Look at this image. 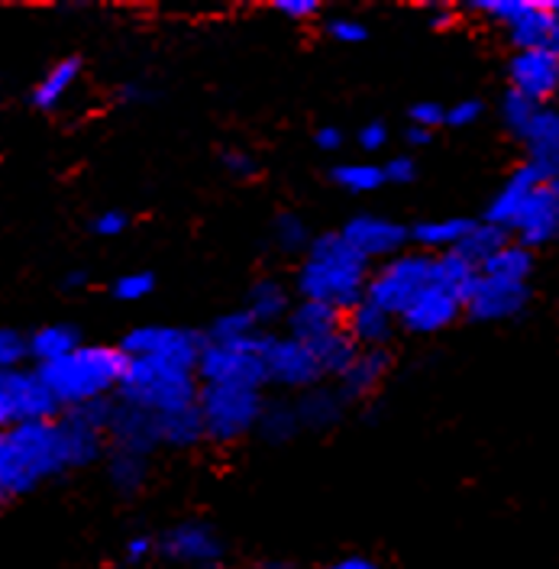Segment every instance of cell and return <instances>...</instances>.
I'll use <instances>...</instances> for the list:
<instances>
[{
	"instance_id": "7dc6e473",
	"label": "cell",
	"mask_w": 559,
	"mask_h": 569,
	"mask_svg": "<svg viewBox=\"0 0 559 569\" xmlns=\"http://www.w3.org/2000/svg\"><path fill=\"white\" fill-rule=\"evenodd\" d=\"M323 569H382L376 560H369V557H359V553H352V557H340V560H333V563H327Z\"/></svg>"
},
{
	"instance_id": "f35d334b",
	"label": "cell",
	"mask_w": 559,
	"mask_h": 569,
	"mask_svg": "<svg viewBox=\"0 0 559 569\" xmlns=\"http://www.w3.org/2000/svg\"><path fill=\"white\" fill-rule=\"evenodd\" d=\"M408 127H418V130H427L437 137V130L447 127V107L437 101H418L408 110Z\"/></svg>"
},
{
	"instance_id": "83f0119b",
	"label": "cell",
	"mask_w": 559,
	"mask_h": 569,
	"mask_svg": "<svg viewBox=\"0 0 559 569\" xmlns=\"http://www.w3.org/2000/svg\"><path fill=\"white\" fill-rule=\"evenodd\" d=\"M479 272L491 276V279H505V282L530 284L533 282V272H537V256H533V249L508 240Z\"/></svg>"
},
{
	"instance_id": "3957f363",
	"label": "cell",
	"mask_w": 559,
	"mask_h": 569,
	"mask_svg": "<svg viewBox=\"0 0 559 569\" xmlns=\"http://www.w3.org/2000/svg\"><path fill=\"white\" fill-rule=\"evenodd\" d=\"M117 401L152 418V425L198 411V359L188 356H123ZM159 437V430H156Z\"/></svg>"
},
{
	"instance_id": "5bb4252c",
	"label": "cell",
	"mask_w": 559,
	"mask_h": 569,
	"mask_svg": "<svg viewBox=\"0 0 559 569\" xmlns=\"http://www.w3.org/2000/svg\"><path fill=\"white\" fill-rule=\"evenodd\" d=\"M459 318H466V301L440 282H430L398 318V330L411 337H437L450 330Z\"/></svg>"
},
{
	"instance_id": "f546056e",
	"label": "cell",
	"mask_w": 559,
	"mask_h": 569,
	"mask_svg": "<svg viewBox=\"0 0 559 569\" xmlns=\"http://www.w3.org/2000/svg\"><path fill=\"white\" fill-rule=\"evenodd\" d=\"M269 237H272V247L279 249V252L301 259L308 252V247H311V240H315V230L298 211H279L272 217Z\"/></svg>"
},
{
	"instance_id": "8fae6325",
	"label": "cell",
	"mask_w": 559,
	"mask_h": 569,
	"mask_svg": "<svg viewBox=\"0 0 559 569\" xmlns=\"http://www.w3.org/2000/svg\"><path fill=\"white\" fill-rule=\"evenodd\" d=\"M156 557L176 569H220L227 540L204 518H184L156 537Z\"/></svg>"
},
{
	"instance_id": "8d00e7d4",
	"label": "cell",
	"mask_w": 559,
	"mask_h": 569,
	"mask_svg": "<svg viewBox=\"0 0 559 569\" xmlns=\"http://www.w3.org/2000/svg\"><path fill=\"white\" fill-rule=\"evenodd\" d=\"M220 166H223L227 176L237 178V181H249V178L259 176V159L249 149H240V146L223 149L220 152Z\"/></svg>"
},
{
	"instance_id": "44dd1931",
	"label": "cell",
	"mask_w": 559,
	"mask_h": 569,
	"mask_svg": "<svg viewBox=\"0 0 559 569\" xmlns=\"http://www.w3.org/2000/svg\"><path fill=\"white\" fill-rule=\"evenodd\" d=\"M298 408V421L305 433H327L343 421V415L350 411V405L340 398V391L333 389V382H323L317 389L305 391L295 398Z\"/></svg>"
},
{
	"instance_id": "b9f144b4",
	"label": "cell",
	"mask_w": 559,
	"mask_h": 569,
	"mask_svg": "<svg viewBox=\"0 0 559 569\" xmlns=\"http://www.w3.org/2000/svg\"><path fill=\"white\" fill-rule=\"evenodd\" d=\"M486 113V104L479 98H466V101H456V104L447 107V127L453 130H466L472 123H479Z\"/></svg>"
},
{
	"instance_id": "d6986e66",
	"label": "cell",
	"mask_w": 559,
	"mask_h": 569,
	"mask_svg": "<svg viewBox=\"0 0 559 569\" xmlns=\"http://www.w3.org/2000/svg\"><path fill=\"white\" fill-rule=\"evenodd\" d=\"M295 288L285 282L281 276H259L246 291L243 311L259 323L262 333H272L276 323H285L291 308H295Z\"/></svg>"
},
{
	"instance_id": "484cf974",
	"label": "cell",
	"mask_w": 559,
	"mask_h": 569,
	"mask_svg": "<svg viewBox=\"0 0 559 569\" xmlns=\"http://www.w3.org/2000/svg\"><path fill=\"white\" fill-rule=\"evenodd\" d=\"M104 466L107 482H110L120 496H137V492H142V489L149 486V466H152V457L107 447Z\"/></svg>"
},
{
	"instance_id": "8992f818",
	"label": "cell",
	"mask_w": 559,
	"mask_h": 569,
	"mask_svg": "<svg viewBox=\"0 0 559 569\" xmlns=\"http://www.w3.org/2000/svg\"><path fill=\"white\" fill-rule=\"evenodd\" d=\"M469 17H479L491 30L505 36L511 52H559V7L533 0H479L466 7Z\"/></svg>"
},
{
	"instance_id": "5b68a950",
	"label": "cell",
	"mask_w": 559,
	"mask_h": 569,
	"mask_svg": "<svg viewBox=\"0 0 559 569\" xmlns=\"http://www.w3.org/2000/svg\"><path fill=\"white\" fill-rule=\"evenodd\" d=\"M123 366L127 359L120 353V347L81 343L74 353L62 356L59 362L36 366V372L49 386L56 405L62 411H74V408H91V405L110 401L120 389Z\"/></svg>"
},
{
	"instance_id": "d590c367",
	"label": "cell",
	"mask_w": 559,
	"mask_h": 569,
	"mask_svg": "<svg viewBox=\"0 0 559 569\" xmlns=\"http://www.w3.org/2000/svg\"><path fill=\"white\" fill-rule=\"evenodd\" d=\"M23 362H30V343H27V333H20V330H13V327H3V323H0V372L23 369Z\"/></svg>"
},
{
	"instance_id": "603a6c76",
	"label": "cell",
	"mask_w": 559,
	"mask_h": 569,
	"mask_svg": "<svg viewBox=\"0 0 559 569\" xmlns=\"http://www.w3.org/2000/svg\"><path fill=\"white\" fill-rule=\"evenodd\" d=\"M81 59L78 56H69V59H59L56 66H49L46 74L39 78L33 84V107L36 110H59V107L69 101V94L78 88V81H81Z\"/></svg>"
},
{
	"instance_id": "c3c4849f",
	"label": "cell",
	"mask_w": 559,
	"mask_h": 569,
	"mask_svg": "<svg viewBox=\"0 0 559 569\" xmlns=\"http://www.w3.org/2000/svg\"><path fill=\"white\" fill-rule=\"evenodd\" d=\"M405 142H408L411 149H427V146L433 142V133L418 130V127H408V130H405Z\"/></svg>"
},
{
	"instance_id": "816d5d0a",
	"label": "cell",
	"mask_w": 559,
	"mask_h": 569,
	"mask_svg": "<svg viewBox=\"0 0 559 569\" xmlns=\"http://www.w3.org/2000/svg\"><path fill=\"white\" fill-rule=\"evenodd\" d=\"M557 7H559V0H557Z\"/></svg>"
},
{
	"instance_id": "277c9868",
	"label": "cell",
	"mask_w": 559,
	"mask_h": 569,
	"mask_svg": "<svg viewBox=\"0 0 559 569\" xmlns=\"http://www.w3.org/2000/svg\"><path fill=\"white\" fill-rule=\"evenodd\" d=\"M482 220L527 249L559 243V178H543L527 162L515 166Z\"/></svg>"
},
{
	"instance_id": "f1b7e54d",
	"label": "cell",
	"mask_w": 559,
	"mask_h": 569,
	"mask_svg": "<svg viewBox=\"0 0 559 569\" xmlns=\"http://www.w3.org/2000/svg\"><path fill=\"white\" fill-rule=\"evenodd\" d=\"M508 240H511V237H508L505 230H498L495 223H489V220H476V223L469 227V233L459 240V247H456L453 252L459 259H466L469 266L482 269Z\"/></svg>"
},
{
	"instance_id": "7c38bea8",
	"label": "cell",
	"mask_w": 559,
	"mask_h": 569,
	"mask_svg": "<svg viewBox=\"0 0 559 569\" xmlns=\"http://www.w3.org/2000/svg\"><path fill=\"white\" fill-rule=\"evenodd\" d=\"M59 415L62 408L56 405L52 391L36 369L0 372V433L20 425L52 421Z\"/></svg>"
},
{
	"instance_id": "7402d4cb",
	"label": "cell",
	"mask_w": 559,
	"mask_h": 569,
	"mask_svg": "<svg viewBox=\"0 0 559 569\" xmlns=\"http://www.w3.org/2000/svg\"><path fill=\"white\" fill-rule=\"evenodd\" d=\"M343 323L359 350H391V340L398 333V320L385 315L372 301H359L352 311L343 315Z\"/></svg>"
},
{
	"instance_id": "d6a6232c",
	"label": "cell",
	"mask_w": 559,
	"mask_h": 569,
	"mask_svg": "<svg viewBox=\"0 0 559 569\" xmlns=\"http://www.w3.org/2000/svg\"><path fill=\"white\" fill-rule=\"evenodd\" d=\"M540 110V104H533L530 98H525V94H518V91H505L501 94V104H498V117H501V127L518 140L521 133L527 130V123L533 120V113Z\"/></svg>"
},
{
	"instance_id": "30bf717a",
	"label": "cell",
	"mask_w": 559,
	"mask_h": 569,
	"mask_svg": "<svg viewBox=\"0 0 559 569\" xmlns=\"http://www.w3.org/2000/svg\"><path fill=\"white\" fill-rule=\"evenodd\" d=\"M262 362L269 389L291 391L295 398L327 382L315 350L288 333H262Z\"/></svg>"
},
{
	"instance_id": "74e56055",
	"label": "cell",
	"mask_w": 559,
	"mask_h": 569,
	"mask_svg": "<svg viewBox=\"0 0 559 569\" xmlns=\"http://www.w3.org/2000/svg\"><path fill=\"white\" fill-rule=\"evenodd\" d=\"M130 223H133V217L127 211H120V208H107V211L94 213L91 217V233L94 237H104V240H113V237H123L127 230H130Z\"/></svg>"
},
{
	"instance_id": "9a60e30c",
	"label": "cell",
	"mask_w": 559,
	"mask_h": 569,
	"mask_svg": "<svg viewBox=\"0 0 559 569\" xmlns=\"http://www.w3.org/2000/svg\"><path fill=\"white\" fill-rule=\"evenodd\" d=\"M533 298V288L521 282H505L479 272V282L469 295L466 318L476 323H501V320L521 318Z\"/></svg>"
},
{
	"instance_id": "836d02e7",
	"label": "cell",
	"mask_w": 559,
	"mask_h": 569,
	"mask_svg": "<svg viewBox=\"0 0 559 569\" xmlns=\"http://www.w3.org/2000/svg\"><path fill=\"white\" fill-rule=\"evenodd\" d=\"M156 291V276L146 272V269H133V272H123L117 276L113 284H110V295L123 305H137V301H146L149 295Z\"/></svg>"
},
{
	"instance_id": "7a4b0ae2",
	"label": "cell",
	"mask_w": 559,
	"mask_h": 569,
	"mask_svg": "<svg viewBox=\"0 0 559 569\" xmlns=\"http://www.w3.org/2000/svg\"><path fill=\"white\" fill-rule=\"evenodd\" d=\"M372 266L340 237V230L315 233L308 252L295 266V298L317 301L340 315L352 311L359 301H366Z\"/></svg>"
},
{
	"instance_id": "bcb514c9",
	"label": "cell",
	"mask_w": 559,
	"mask_h": 569,
	"mask_svg": "<svg viewBox=\"0 0 559 569\" xmlns=\"http://www.w3.org/2000/svg\"><path fill=\"white\" fill-rule=\"evenodd\" d=\"M459 17H462V10H456V7H437V10L430 13V27L443 33V30H450V27H453Z\"/></svg>"
},
{
	"instance_id": "e0dca14e",
	"label": "cell",
	"mask_w": 559,
	"mask_h": 569,
	"mask_svg": "<svg viewBox=\"0 0 559 569\" xmlns=\"http://www.w3.org/2000/svg\"><path fill=\"white\" fill-rule=\"evenodd\" d=\"M391 366H395L391 350H359L352 356L350 366L333 379V389L340 391V398L350 408L366 405L385 389V382L391 376Z\"/></svg>"
},
{
	"instance_id": "9c48e42d",
	"label": "cell",
	"mask_w": 559,
	"mask_h": 569,
	"mask_svg": "<svg viewBox=\"0 0 559 569\" xmlns=\"http://www.w3.org/2000/svg\"><path fill=\"white\" fill-rule=\"evenodd\" d=\"M201 386H240V389L269 391L266 362H262V337L246 343H213L204 340L198 359Z\"/></svg>"
},
{
	"instance_id": "cb8c5ba5",
	"label": "cell",
	"mask_w": 559,
	"mask_h": 569,
	"mask_svg": "<svg viewBox=\"0 0 559 569\" xmlns=\"http://www.w3.org/2000/svg\"><path fill=\"white\" fill-rule=\"evenodd\" d=\"M476 220L466 217H437V220H420L411 227V247L430 256H443L459 247V240L469 233Z\"/></svg>"
},
{
	"instance_id": "4dcf8cb0",
	"label": "cell",
	"mask_w": 559,
	"mask_h": 569,
	"mask_svg": "<svg viewBox=\"0 0 559 569\" xmlns=\"http://www.w3.org/2000/svg\"><path fill=\"white\" fill-rule=\"evenodd\" d=\"M330 181L347 194H376L385 188V172L376 162H337L330 169Z\"/></svg>"
},
{
	"instance_id": "ab89813d",
	"label": "cell",
	"mask_w": 559,
	"mask_h": 569,
	"mask_svg": "<svg viewBox=\"0 0 559 569\" xmlns=\"http://www.w3.org/2000/svg\"><path fill=\"white\" fill-rule=\"evenodd\" d=\"M385 172V184H415L420 176L418 169V159L411 156V152H398V156H391L388 162L382 166Z\"/></svg>"
},
{
	"instance_id": "ac0fdd59",
	"label": "cell",
	"mask_w": 559,
	"mask_h": 569,
	"mask_svg": "<svg viewBox=\"0 0 559 569\" xmlns=\"http://www.w3.org/2000/svg\"><path fill=\"white\" fill-rule=\"evenodd\" d=\"M518 142L530 169L543 178H559V107H540Z\"/></svg>"
},
{
	"instance_id": "4fadbf2b",
	"label": "cell",
	"mask_w": 559,
	"mask_h": 569,
	"mask_svg": "<svg viewBox=\"0 0 559 569\" xmlns=\"http://www.w3.org/2000/svg\"><path fill=\"white\" fill-rule=\"evenodd\" d=\"M340 237L369 266L388 262V259L401 256L405 249H411V227H405L401 220L385 217V213H356L340 227Z\"/></svg>"
},
{
	"instance_id": "f6af8a7d",
	"label": "cell",
	"mask_w": 559,
	"mask_h": 569,
	"mask_svg": "<svg viewBox=\"0 0 559 569\" xmlns=\"http://www.w3.org/2000/svg\"><path fill=\"white\" fill-rule=\"evenodd\" d=\"M343 142H347V137H343V130L340 127H317L315 133V146L320 149V152H327V156H333V152H340L343 149Z\"/></svg>"
},
{
	"instance_id": "4316f807",
	"label": "cell",
	"mask_w": 559,
	"mask_h": 569,
	"mask_svg": "<svg viewBox=\"0 0 559 569\" xmlns=\"http://www.w3.org/2000/svg\"><path fill=\"white\" fill-rule=\"evenodd\" d=\"M301 421H298V408L295 398H266L262 418L256 427V437L269 447H285L295 437H301Z\"/></svg>"
},
{
	"instance_id": "d4e9b609",
	"label": "cell",
	"mask_w": 559,
	"mask_h": 569,
	"mask_svg": "<svg viewBox=\"0 0 559 569\" xmlns=\"http://www.w3.org/2000/svg\"><path fill=\"white\" fill-rule=\"evenodd\" d=\"M27 343H30V359L36 366H49L81 347V330L74 323L56 320V323H42L39 330H33L27 337Z\"/></svg>"
},
{
	"instance_id": "f907efd6",
	"label": "cell",
	"mask_w": 559,
	"mask_h": 569,
	"mask_svg": "<svg viewBox=\"0 0 559 569\" xmlns=\"http://www.w3.org/2000/svg\"><path fill=\"white\" fill-rule=\"evenodd\" d=\"M120 98H123V101H146V98H149V91H142V88H137V84H127V88L120 91Z\"/></svg>"
},
{
	"instance_id": "ffe728a7",
	"label": "cell",
	"mask_w": 559,
	"mask_h": 569,
	"mask_svg": "<svg viewBox=\"0 0 559 569\" xmlns=\"http://www.w3.org/2000/svg\"><path fill=\"white\" fill-rule=\"evenodd\" d=\"M343 330H347L343 315L327 308V305H317V301H295L291 315L285 320V333L308 343V347H317V343H323Z\"/></svg>"
},
{
	"instance_id": "ee69618b",
	"label": "cell",
	"mask_w": 559,
	"mask_h": 569,
	"mask_svg": "<svg viewBox=\"0 0 559 569\" xmlns=\"http://www.w3.org/2000/svg\"><path fill=\"white\" fill-rule=\"evenodd\" d=\"M152 557H156V537L152 533H133V537H127V543H123V560L127 563L142 567Z\"/></svg>"
},
{
	"instance_id": "6da1fadb",
	"label": "cell",
	"mask_w": 559,
	"mask_h": 569,
	"mask_svg": "<svg viewBox=\"0 0 559 569\" xmlns=\"http://www.w3.org/2000/svg\"><path fill=\"white\" fill-rule=\"evenodd\" d=\"M110 401L0 433V505L30 496L56 476L88 469L101 460L107 453Z\"/></svg>"
},
{
	"instance_id": "ba28073f",
	"label": "cell",
	"mask_w": 559,
	"mask_h": 569,
	"mask_svg": "<svg viewBox=\"0 0 559 569\" xmlns=\"http://www.w3.org/2000/svg\"><path fill=\"white\" fill-rule=\"evenodd\" d=\"M430 282H433V256L411 247L388 262L372 266L366 301H372L385 315L398 320Z\"/></svg>"
},
{
	"instance_id": "1f68e13d",
	"label": "cell",
	"mask_w": 559,
	"mask_h": 569,
	"mask_svg": "<svg viewBox=\"0 0 559 569\" xmlns=\"http://www.w3.org/2000/svg\"><path fill=\"white\" fill-rule=\"evenodd\" d=\"M256 337H262V330L243 308L213 318V323L204 330V340H213V343H246V340H256Z\"/></svg>"
},
{
	"instance_id": "e575fe53",
	"label": "cell",
	"mask_w": 559,
	"mask_h": 569,
	"mask_svg": "<svg viewBox=\"0 0 559 569\" xmlns=\"http://www.w3.org/2000/svg\"><path fill=\"white\" fill-rule=\"evenodd\" d=\"M323 36L330 42H340V46H359L369 39V27L359 20V17H347V13H333V17H323L320 23Z\"/></svg>"
},
{
	"instance_id": "52a82bcc",
	"label": "cell",
	"mask_w": 559,
	"mask_h": 569,
	"mask_svg": "<svg viewBox=\"0 0 559 569\" xmlns=\"http://www.w3.org/2000/svg\"><path fill=\"white\" fill-rule=\"evenodd\" d=\"M266 391L240 386H201L198 411L204 425V440L217 447H233L256 437V427L266 408Z\"/></svg>"
},
{
	"instance_id": "2e32d148",
	"label": "cell",
	"mask_w": 559,
	"mask_h": 569,
	"mask_svg": "<svg viewBox=\"0 0 559 569\" xmlns=\"http://www.w3.org/2000/svg\"><path fill=\"white\" fill-rule=\"evenodd\" d=\"M508 88L547 107L559 98V52H511L508 59Z\"/></svg>"
},
{
	"instance_id": "7bdbcfd3",
	"label": "cell",
	"mask_w": 559,
	"mask_h": 569,
	"mask_svg": "<svg viewBox=\"0 0 559 569\" xmlns=\"http://www.w3.org/2000/svg\"><path fill=\"white\" fill-rule=\"evenodd\" d=\"M388 140H391V133H388V123H385V120H369V123H362L359 133H356L359 149L369 152V156L382 152L385 146H388Z\"/></svg>"
},
{
	"instance_id": "60d3db41",
	"label": "cell",
	"mask_w": 559,
	"mask_h": 569,
	"mask_svg": "<svg viewBox=\"0 0 559 569\" xmlns=\"http://www.w3.org/2000/svg\"><path fill=\"white\" fill-rule=\"evenodd\" d=\"M272 10L291 23H315L323 17V7L317 0H276Z\"/></svg>"
},
{
	"instance_id": "681fc988",
	"label": "cell",
	"mask_w": 559,
	"mask_h": 569,
	"mask_svg": "<svg viewBox=\"0 0 559 569\" xmlns=\"http://www.w3.org/2000/svg\"><path fill=\"white\" fill-rule=\"evenodd\" d=\"M84 284H88V272H69V276H66V288H69V291H81Z\"/></svg>"
}]
</instances>
